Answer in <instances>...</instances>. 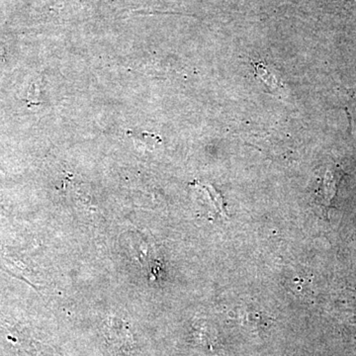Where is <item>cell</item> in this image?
<instances>
[{
	"label": "cell",
	"instance_id": "1",
	"mask_svg": "<svg viewBox=\"0 0 356 356\" xmlns=\"http://www.w3.org/2000/svg\"><path fill=\"white\" fill-rule=\"evenodd\" d=\"M348 111H350L351 121H353V127L356 132V93L355 95L351 98L350 106H348Z\"/></svg>",
	"mask_w": 356,
	"mask_h": 356
}]
</instances>
